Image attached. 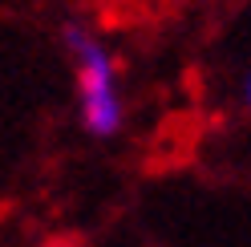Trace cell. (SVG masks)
I'll use <instances>...</instances> for the list:
<instances>
[{"instance_id":"6da1fadb","label":"cell","mask_w":251,"mask_h":247,"mask_svg":"<svg viewBox=\"0 0 251 247\" xmlns=\"http://www.w3.org/2000/svg\"><path fill=\"white\" fill-rule=\"evenodd\" d=\"M65 45L77 57V89H81V118L89 134L109 138L122 126V98H118V77H114V61H109L105 45L85 33V28L69 25L65 28Z\"/></svg>"},{"instance_id":"7a4b0ae2","label":"cell","mask_w":251,"mask_h":247,"mask_svg":"<svg viewBox=\"0 0 251 247\" xmlns=\"http://www.w3.org/2000/svg\"><path fill=\"white\" fill-rule=\"evenodd\" d=\"M243 98H247V105H251V77H247V89H243Z\"/></svg>"}]
</instances>
